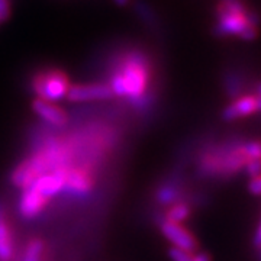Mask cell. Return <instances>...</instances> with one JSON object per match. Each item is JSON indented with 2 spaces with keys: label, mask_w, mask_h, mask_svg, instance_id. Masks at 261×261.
<instances>
[{
  "label": "cell",
  "mask_w": 261,
  "mask_h": 261,
  "mask_svg": "<svg viewBox=\"0 0 261 261\" xmlns=\"http://www.w3.org/2000/svg\"><path fill=\"white\" fill-rule=\"evenodd\" d=\"M222 5H224L225 8H228L229 10L237 12V13H243V15L250 13L248 10L245 9V6H244L241 0H222Z\"/></svg>",
  "instance_id": "cell-18"
},
{
  "label": "cell",
  "mask_w": 261,
  "mask_h": 261,
  "mask_svg": "<svg viewBox=\"0 0 261 261\" xmlns=\"http://www.w3.org/2000/svg\"><path fill=\"white\" fill-rule=\"evenodd\" d=\"M168 255L173 261H192V258H193L192 252H187L185 250L176 248V247H171L168 250Z\"/></svg>",
  "instance_id": "cell-16"
},
{
  "label": "cell",
  "mask_w": 261,
  "mask_h": 261,
  "mask_svg": "<svg viewBox=\"0 0 261 261\" xmlns=\"http://www.w3.org/2000/svg\"><path fill=\"white\" fill-rule=\"evenodd\" d=\"M113 3L116 5V6H121V8H125V6H128L130 3V0H113Z\"/></svg>",
  "instance_id": "cell-24"
},
{
  "label": "cell",
  "mask_w": 261,
  "mask_h": 261,
  "mask_svg": "<svg viewBox=\"0 0 261 261\" xmlns=\"http://www.w3.org/2000/svg\"><path fill=\"white\" fill-rule=\"evenodd\" d=\"M42 250H44V244L39 240H32L28 244L23 258L22 261H41V255H42Z\"/></svg>",
  "instance_id": "cell-14"
},
{
  "label": "cell",
  "mask_w": 261,
  "mask_h": 261,
  "mask_svg": "<svg viewBox=\"0 0 261 261\" xmlns=\"http://www.w3.org/2000/svg\"><path fill=\"white\" fill-rule=\"evenodd\" d=\"M260 237H261V229H260V225L257 226V229H255V238H254V245H255V248H257V251H260Z\"/></svg>",
  "instance_id": "cell-23"
},
{
  "label": "cell",
  "mask_w": 261,
  "mask_h": 261,
  "mask_svg": "<svg viewBox=\"0 0 261 261\" xmlns=\"http://www.w3.org/2000/svg\"><path fill=\"white\" fill-rule=\"evenodd\" d=\"M176 189H173L171 186L168 187H163L161 190L159 192V195H157V199H159L160 203H163V205H168V203H173L174 202V199H176Z\"/></svg>",
  "instance_id": "cell-15"
},
{
  "label": "cell",
  "mask_w": 261,
  "mask_h": 261,
  "mask_svg": "<svg viewBox=\"0 0 261 261\" xmlns=\"http://www.w3.org/2000/svg\"><path fill=\"white\" fill-rule=\"evenodd\" d=\"M161 232L176 248L185 250V251L192 252V254H195L196 250H197V241L195 240V237L189 232L181 224L164 221L161 224Z\"/></svg>",
  "instance_id": "cell-6"
},
{
  "label": "cell",
  "mask_w": 261,
  "mask_h": 261,
  "mask_svg": "<svg viewBox=\"0 0 261 261\" xmlns=\"http://www.w3.org/2000/svg\"><path fill=\"white\" fill-rule=\"evenodd\" d=\"M248 190H250V192H251L254 196H260V193H261L260 176H258V177H252V180L250 181V185H248Z\"/></svg>",
  "instance_id": "cell-21"
},
{
  "label": "cell",
  "mask_w": 261,
  "mask_h": 261,
  "mask_svg": "<svg viewBox=\"0 0 261 261\" xmlns=\"http://www.w3.org/2000/svg\"><path fill=\"white\" fill-rule=\"evenodd\" d=\"M112 96V90L108 84H77L68 87L65 97L70 102H92L106 100Z\"/></svg>",
  "instance_id": "cell-4"
},
{
  "label": "cell",
  "mask_w": 261,
  "mask_h": 261,
  "mask_svg": "<svg viewBox=\"0 0 261 261\" xmlns=\"http://www.w3.org/2000/svg\"><path fill=\"white\" fill-rule=\"evenodd\" d=\"M258 111H260L258 96H243V97L233 100L229 106H226L222 116L225 121H237L240 118L257 113Z\"/></svg>",
  "instance_id": "cell-8"
},
{
  "label": "cell",
  "mask_w": 261,
  "mask_h": 261,
  "mask_svg": "<svg viewBox=\"0 0 261 261\" xmlns=\"http://www.w3.org/2000/svg\"><path fill=\"white\" fill-rule=\"evenodd\" d=\"M214 32L218 37L235 35L245 41H252L257 38V18L251 13H237L221 5L218 8V22Z\"/></svg>",
  "instance_id": "cell-2"
},
{
  "label": "cell",
  "mask_w": 261,
  "mask_h": 261,
  "mask_svg": "<svg viewBox=\"0 0 261 261\" xmlns=\"http://www.w3.org/2000/svg\"><path fill=\"white\" fill-rule=\"evenodd\" d=\"M13 257V244L9 226L5 218V211L0 203V261H10Z\"/></svg>",
  "instance_id": "cell-11"
},
{
  "label": "cell",
  "mask_w": 261,
  "mask_h": 261,
  "mask_svg": "<svg viewBox=\"0 0 261 261\" xmlns=\"http://www.w3.org/2000/svg\"><path fill=\"white\" fill-rule=\"evenodd\" d=\"M32 111L37 113L39 118H42L44 121L48 122L53 126H60L61 128L67 123V113L54 103L35 99L32 102Z\"/></svg>",
  "instance_id": "cell-10"
},
{
  "label": "cell",
  "mask_w": 261,
  "mask_h": 261,
  "mask_svg": "<svg viewBox=\"0 0 261 261\" xmlns=\"http://www.w3.org/2000/svg\"><path fill=\"white\" fill-rule=\"evenodd\" d=\"M134 6H135L137 15L140 16V19L142 22H145L147 25H155V20H157L155 12L151 9L145 2L137 0V2L134 3Z\"/></svg>",
  "instance_id": "cell-13"
},
{
  "label": "cell",
  "mask_w": 261,
  "mask_h": 261,
  "mask_svg": "<svg viewBox=\"0 0 261 261\" xmlns=\"http://www.w3.org/2000/svg\"><path fill=\"white\" fill-rule=\"evenodd\" d=\"M34 92L38 94V99L45 102H57L67 96L68 92V79L61 71H48L39 73L34 79Z\"/></svg>",
  "instance_id": "cell-3"
},
{
  "label": "cell",
  "mask_w": 261,
  "mask_h": 261,
  "mask_svg": "<svg viewBox=\"0 0 261 261\" xmlns=\"http://www.w3.org/2000/svg\"><path fill=\"white\" fill-rule=\"evenodd\" d=\"M245 167H247V173L251 177H258L260 176V159L248 160V163L245 164Z\"/></svg>",
  "instance_id": "cell-19"
},
{
  "label": "cell",
  "mask_w": 261,
  "mask_h": 261,
  "mask_svg": "<svg viewBox=\"0 0 261 261\" xmlns=\"http://www.w3.org/2000/svg\"><path fill=\"white\" fill-rule=\"evenodd\" d=\"M190 215V207L185 203H177L174 205L171 209H168L167 218L166 221L168 222H174V224H181L183 221H186Z\"/></svg>",
  "instance_id": "cell-12"
},
{
  "label": "cell",
  "mask_w": 261,
  "mask_h": 261,
  "mask_svg": "<svg viewBox=\"0 0 261 261\" xmlns=\"http://www.w3.org/2000/svg\"><path fill=\"white\" fill-rule=\"evenodd\" d=\"M93 187V180L83 168H68L65 173L64 189L68 193L75 196H86Z\"/></svg>",
  "instance_id": "cell-7"
},
{
  "label": "cell",
  "mask_w": 261,
  "mask_h": 261,
  "mask_svg": "<svg viewBox=\"0 0 261 261\" xmlns=\"http://www.w3.org/2000/svg\"><path fill=\"white\" fill-rule=\"evenodd\" d=\"M10 16L9 0H0V23L6 22Z\"/></svg>",
  "instance_id": "cell-20"
},
{
  "label": "cell",
  "mask_w": 261,
  "mask_h": 261,
  "mask_svg": "<svg viewBox=\"0 0 261 261\" xmlns=\"http://www.w3.org/2000/svg\"><path fill=\"white\" fill-rule=\"evenodd\" d=\"M244 148V152H245V155L248 157L250 160H255V159H260L261 155V149H260V144L257 142V141H252L250 144H247Z\"/></svg>",
  "instance_id": "cell-17"
},
{
  "label": "cell",
  "mask_w": 261,
  "mask_h": 261,
  "mask_svg": "<svg viewBox=\"0 0 261 261\" xmlns=\"http://www.w3.org/2000/svg\"><path fill=\"white\" fill-rule=\"evenodd\" d=\"M68 168L70 167L56 168V170H53L49 173H45V174L35 178L29 186L34 187L39 195L48 200L49 197L56 196L57 193H60L64 189L65 173H67Z\"/></svg>",
  "instance_id": "cell-5"
},
{
  "label": "cell",
  "mask_w": 261,
  "mask_h": 261,
  "mask_svg": "<svg viewBox=\"0 0 261 261\" xmlns=\"http://www.w3.org/2000/svg\"><path fill=\"white\" fill-rule=\"evenodd\" d=\"M149 67L148 60L142 51H130L122 58L119 70L111 79L108 84L112 90L113 96L129 97L130 100H137L147 93L148 87Z\"/></svg>",
  "instance_id": "cell-1"
},
{
  "label": "cell",
  "mask_w": 261,
  "mask_h": 261,
  "mask_svg": "<svg viewBox=\"0 0 261 261\" xmlns=\"http://www.w3.org/2000/svg\"><path fill=\"white\" fill-rule=\"evenodd\" d=\"M192 261H211V255L206 252H199V254H193Z\"/></svg>",
  "instance_id": "cell-22"
},
{
  "label": "cell",
  "mask_w": 261,
  "mask_h": 261,
  "mask_svg": "<svg viewBox=\"0 0 261 261\" xmlns=\"http://www.w3.org/2000/svg\"><path fill=\"white\" fill-rule=\"evenodd\" d=\"M47 202V199L39 195L34 187H25L19 200V212L23 218L32 219L44 209Z\"/></svg>",
  "instance_id": "cell-9"
}]
</instances>
